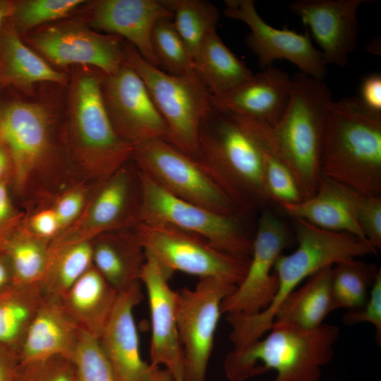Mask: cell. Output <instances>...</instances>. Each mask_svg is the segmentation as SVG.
Listing matches in <instances>:
<instances>
[{
  "label": "cell",
  "mask_w": 381,
  "mask_h": 381,
  "mask_svg": "<svg viewBox=\"0 0 381 381\" xmlns=\"http://www.w3.org/2000/svg\"><path fill=\"white\" fill-rule=\"evenodd\" d=\"M288 105L273 125L233 115L261 147L283 162L294 176L303 200L316 192L332 92L323 80L301 72L292 78Z\"/></svg>",
  "instance_id": "obj_1"
},
{
  "label": "cell",
  "mask_w": 381,
  "mask_h": 381,
  "mask_svg": "<svg viewBox=\"0 0 381 381\" xmlns=\"http://www.w3.org/2000/svg\"><path fill=\"white\" fill-rule=\"evenodd\" d=\"M104 75L82 71L73 75L64 133L71 164L92 184L102 182L132 160L135 150L110 121L102 91Z\"/></svg>",
  "instance_id": "obj_2"
},
{
  "label": "cell",
  "mask_w": 381,
  "mask_h": 381,
  "mask_svg": "<svg viewBox=\"0 0 381 381\" xmlns=\"http://www.w3.org/2000/svg\"><path fill=\"white\" fill-rule=\"evenodd\" d=\"M320 172L340 185L381 196V115L368 110L359 98L332 102Z\"/></svg>",
  "instance_id": "obj_3"
},
{
  "label": "cell",
  "mask_w": 381,
  "mask_h": 381,
  "mask_svg": "<svg viewBox=\"0 0 381 381\" xmlns=\"http://www.w3.org/2000/svg\"><path fill=\"white\" fill-rule=\"evenodd\" d=\"M264 150L227 112L212 109L198 136V156L235 205L239 215L264 210L270 202L263 179Z\"/></svg>",
  "instance_id": "obj_4"
},
{
  "label": "cell",
  "mask_w": 381,
  "mask_h": 381,
  "mask_svg": "<svg viewBox=\"0 0 381 381\" xmlns=\"http://www.w3.org/2000/svg\"><path fill=\"white\" fill-rule=\"evenodd\" d=\"M339 336L337 325L322 324L311 330L272 325L264 338L226 355L224 369L231 381L276 371L272 381H318L322 366L329 363Z\"/></svg>",
  "instance_id": "obj_5"
},
{
  "label": "cell",
  "mask_w": 381,
  "mask_h": 381,
  "mask_svg": "<svg viewBox=\"0 0 381 381\" xmlns=\"http://www.w3.org/2000/svg\"><path fill=\"white\" fill-rule=\"evenodd\" d=\"M125 62L144 81L169 130L168 142L190 156H198L201 123L212 109L211 94L194 71L173 75L147 61L123 41Z\"/></svg>",
  "instance_id": "obj_6"
},
{
  "label": "cell",
  "mask_w": 381,
  "mask_h": 381,
  "mask_svg": "<svg viewBox=\"0 0 381 381\" xmlns=\"http://www.w3.org/2000/svg\"><path fill=\"white\" fill-rule=\"evenodd\" d=\"M132 160L172 195L219 214L239 216L207 164L167 140H153L135 147Z\"/></svg>",
  "instance_id": "obj_7"
},
{
  "label": "cell",
  "mask_w": 381,
  "mask_h": 381,
  "mask_svg": "<svg viewBox=\"0 0 381 381\" xmlns=\"http://www.w3.org/2000/svg\"><path fill=\"white\" fill-rule=\"evenodd\" d=\"M134 229L145 253L172 274L180 271L237 286L246 273L250 257L223 252L198 235L159 224L140 223Z\"/></svg>",
  "instance_id": "obj_8"
},
{
  "label": "cell",
  "mask_w": 381,
  "mask_h": 381,
  "mask_svg": "<svg viewBox=\"0 0 381 381\" xmlns=\"http://www.w3.org/2000/svg\"><path fill=\"white\" fill-rule=\"evenodd\" d=\"M143 181L133 160L94 185L78 219L50 242V248L92 241L108 231L133 229L141 222Z\"/></svg>",
  "instance_id": "obj_9"
},
{
  "label": "cell",
  "mask_w": 381,
  "mask_h": 381,
  "mask_svg": "<svg viewBox=\"0 0 381 381\" xmlns=\"http://www.w3.org/2000/svg\"><path fill=\"white\" fill-rule=\"evenodd\" d=\"M140 172L143 190L140 223L174 226L203 237L223 252L250 257L252 241L238 217L219 214L176 198Z\"/></svg>",
  "instance_id": "obj_10"
},
{
  "label": "cell",
  "mask_w": 381,
  "mask_h": 381,
  "mask_svg": "<svg viewBox=\"0 0 381 381\" xmlns=\"http://www.w3.org/2000/svg\"><path fill=\"white\" fill-rule=\"evenodd\" d=\"M236 285L199 278L194 289L176 291L177 332L183 353V381H205L223 300Z\"/></svg>",
  "instance_id": "obj_11"
},
{
  "label": "cell",
  "mask_w": 381,
  "mask_h": 381,
  "mask_svg": "<svg viewBox=\"0 0 381 381\" xmlns=\"http://www.w3.org/2000/svg\"><path fill=\"white\" fill-rule=\"evenodd\" d=\"M0 141L13 164L11 190L25 193L52 152V125L42 106L20 100L0 104Z\"/></svg>",
  "instance_id": "obj_12"
},
{
  "label": "cell",
  "mask_w": 381,
  "mask_h": 381,
  "mask_svg": "<svg viewBox=\"0 0 381 381\" xmlns=\"http://www.w3.org/2000/svg\"><path fill=\"white\" fill-rule=\"evenodd\" d=\"M291 242L286 225L268 210L258 219L246 273L235 290L221 305L222 314H256L268 307L278 286L274 263Z\"/></svg>",
  "instance_id": "obj_13"
},
{
  "label": "cell",
  "mask_w": 381,
  "mask_h": 381,
  "mask_svg": "<svg viewBox=\"0 0 381 381\" xmlns=\"http://www.w3.org/2000/svg\"><path fill=\"white\" fill-rule=\"evenodd\" d=\"M102 91L112 126L123 140L135 147L153 140L168 142L166 122L143 79L126 62L104 75Z\"/></svg>",
  "instance_id": "obj_14"
},
{
  "label": "cell",
  "mask_w": 381,
  "mask_h": 381,
  "mask_svg": "<svg viewBox=\"0 0 381 381\" xmlns=\"http://www.w3.org/2000/svg\"><path fill=\"white\" fill-rule=\"evenodd\" d=\"M223 12L248 25L250 32L246 43L262 69L272 66L276 60L285 59L313 78L323 80L326 76L322 54L314 47L308 32L272 27L261 18L253 0H226Z\"/></svg>",
  "instance_id": "obj_15"
},
{
  "label": "cell",
  "mask_w": 381,
  "mask_h": 381,
  "mask_svg": "<svg viewBox=\"0 0 381 381\" xmlns=\"http://www.w3.org/2000/svg\"><path fill=\"white\" fill-rule=\"evenodd\" d=\"M28 40L43 58L59 66L89 65L107 75L125 64L123 39L79 23L44 27L29 35Z\"/></svg>",
  "instance_id": "obj_16"
},
{
  "label": "cell",
  "mask_w": 381,
  "mask_h": 381,
  "mask_svg": "<svg viewBox=\"0 0 381 381\" xmlns=\"http://www.w3.org/2000/svg\"><path fill=\"white\" fill-rule=\"evenodd\" d=\"M368 0H298L289 7L308 27L327 66H345L357 47L359 6Z\"/></svg>",
  "instance_id": "obj_17"
},
{
  "label": "cell",
  "mask_w": 381,
  "mask_h": 381,
  "mask_svg": "<svg viewBox=\"0 0 381 381\" xmlns=\"http://www.w3.org/2000/svg\"><path fill=\"white\" fill-rule=\"evenodd\" d=\"M146 253L140 282L148 297L152 335L150 365L163 366L174 377L182 376L183 353L176 325V291L169 284L172 275L150 254Z\"/></svg>",
  "instance_id": "obj_18"
},
{
  "label": "cell",
  "mask_w": 381,
  "mask_h": 381,
  "mask_svg": "<svg viewBox=\"0 0 381 381\" xmlns=\"http://www.w3.org/2000/svg\"><path fill=\"white\" fill-rule=\"evenodd\" d=\"M142 283L119 292L112 313L99 340L116 381H147L153 369L141 357L133 316L143 298Z\"/></svg>",
  "instance_id": "obj_19"
},
{
  "label": "cell",
  "mask_w": 381,
  "mask_h": 381,
  "mask_svg": "<svg viewBox=\"0 0 381 381\" xmlns=\"http://www.w3.org/2000/svg\"><path fill=\"white\" fill-rule=\"evenodd\" d=\"M173 18L162 0H101L95 4L91 28L125 39L150 64L158 67L152 45L157 21Z\"/></svg>",
  "instance_id": "obj_20"
},
{
  "label": "cell",
  "mask_w": 381,
  "mask_h": 381,
  "mask_svg": "<svg viewBox=\"0 0 381 381\" xmlns=\"http://www.w3.org/2000/svg\"><path fill=\"white\" fill-rule=\"evenodd\" d=\"M292 87L286 72L270 66L226 93L211 96V103L217 109L271 126L284 112Z\"/></svg>",
  "instance_id": "obj_21"
},
{
  "label": "cell",
  "mask_w": 381,
  "mask_h": 381,
  "mask_svg": "<svg viewBox=\"0 0 381 381\" xmlns=\"http://www.w3.org/2000/svg\"><path fill=\"white\" fill-rule=\"evenodd\" d=\"M81 331L66 312L61 298L43 294L39 308L19 349L20 362L54 356L70 359Z\"/></svg>",
  "instance_id": "obj_22"
},
{
  "label": "cell",
  "mask_w": 381,
  "mask_h": 381,
  "mask_svg": "<svg viewBox=\"0 0 381 381\" xmlns=\"http://www.w3.org/2000/svg\"><path fill=\"white\" fill-rule=\"evenodd\" d=\"M92 250L93 266L118 292L140 282L146 253L134 228L96 236Z\"/></svg>",
  "instance_id": "obj_23"
},
{
  "label": "cell",
  "mask_w": 381,
  "mask_h": 381,
  "mask_svg": "<svg viewBox=\"0 0 381 381\" xmlns=\"http://www.w3.org/2000/svg\"><path fill=\"white\" fill-rule=\"evenodd\" d=\"M118 295L119 292L92 265L61 298L79 328L99 339Z\"/></svg>",
  "instance_id": "obj_24"
},
{
  "label": "cell",
  "mask_w": 381,
  "mask_h": 381,
  "mask_svg": "<svg viewBox=\"0 0 381 381\" xmlns=\"http://www.w3.org/2000/svg\"><path fill=\"white\" fill-rule=\"evenodd\" d=\"M281 207L293 219H303L324 229L346 232L368 241L353 216L345 186L325 177L321 176L313 196Z\"/></svg>",
  "instance_id": "obj_25"
},
{
  "label": "cell",
  "mask_w": 381,
  "mask_h": 381,
  "mask_svg": "<svg viewBox=\"0 0 381 381\" xmlns=\"http://www.w3.org/2000/svg\"><path fill=\"white\" fill-rule=\"evenodd\" d=\"M64 75L23 41L9 22L0 30V86L29 92L40 82L63 83Z\"/></svg>",
  "instance_id": "obj_26"
},
{
  "label": "cell",
  "mask_w": 381,
  "mask_h": 381,
  "mask_svg": "<svg viewBox=\"0 0 381 381\" xmlns=\"http://www.w3.org/2000/svg\"><path fill=\"white\" fill-rule=\"evenodd\" d=\"M328 266L310 276L291 293L278 308L272 325H286L311 330L323 324L327 315L334 310L331 275Z\"/></svg>",
  "instance_id": "obj_27"
},
{
  "label": "cell",
  "mask_w": 381,
  "mask_h": 381,
  "mask_svg": "<svg viewBox=\"0 0 381 381\" xmlns=\"http://www.w3.org/2000/svg\"><path fill=\"white\" fill-rule=\"evenodd\" d=\"M193 61L195 72L212 96L226 93L253 75L216 30L204 40Z\"/></svg>",
  "instance_id": "obj_28"
},
{
  "label": "cell",
  "mask_w": 381,
  "mask_h": 381,
  "mask_svg": "<svg viewBox=\"0 0 381 381\" xmlns=\"http://www.w3.org/2000/svg\"><path fill=\"white\" fill-rule=\"evenodd\" d=\"M42 296L40 283L14 285L0 294V344L18 353Z\"/></svg>",
  "instance_id": "obj_29"
},
{
  "label": "cell",
  "mask_w": 381,
  "mask_h": 381,
  "mask_svg": "<svg viewBox=\"0 0 381 381\" xmlns=\"http://www.w3.org/2000/svg\"><path fill=\"white\" fill-rule=\"evenodd\" d=\"M49 243L30 234L24 228L23 222L0 243V250L10 262L15 286L41 282L48 267Z\"/></svg>",
  "instance_id": "obj_30"
},
{
  "label": "cell",
  "mask_w": 381,
  "mask_h": 381,
  "mask_svg": "<svg viewBox=\"0 0 381 381\" xmlns=\"http://www.w3.org/2000/svg\"><path fill=\"white\" fill-rule=\"evenodd\" d=\"M92 265V241L49 248L47 270L40 282L43 294L61 298Z\"/></svg>",
  "instance_id": "obj_31"
},
{
  "label": "cell",
  "mask_w": 381,
  "mask_h": 381,
  "mask_svg": "<svg viewBox=\"0 0 381 381\" xmlns=\"http://www.w3.org/2000/svg\"><path fill=\"white\" fill-rule=\"evenodd\" d=\"M380 268L357 258L339 262L332 266L331 289L334 310L361 308Z\"/></svg>",
  "instance_id": "obj_32"
},
{
  "label": "cell",
  "mask_w": 381,
  "mask_h": 381,
  "mask_svg": "<svg viewBox=\"0 0 381 381\" xmlns=\"http://www.w3.org/2000/svg\"><path fill=\"white\" fill-rule=\"evenodd\" d=\"M172 13L173 23L193 58L206 37L216 28L217 8L205 0H162Z\"/></svg>",
  "instance_id": "obj_33"
},
{
  "label": "cell",
  "mask_w": 381,
  "mask_h": 381,
  "mask_svg": "<svg viewBox=\"0 0 381 381\" xmlns=\"http://www.w3.org/2000/svg\"><path fill=\"white\" fill-rule=\"evenodd\" d=\"M152 45L159 67L173 75L194 71V61L171 18L157 22L152 33Z\"/></svg>",
  "instance_id": "obj_34"
},
{
  "label": "cell",
  "mask_w": 381,
  "mask_h": 381,
  "mask_svg": "<svg viewBox=\"0 0 381 381\" xmlns=\"http://www.w3.org/2000/svg\"><path fill=\"white\" fill-rule=\"evenodd\" d=\"M83 0H24L13 1L8 20L20 35L42 24L67 16Z\"/></svg>",
  "instance_id": "obj_35"
},
{
  "label": "cell",
  "mask_w": 381,
  "mask_h": 381,
  "mask_svg": "<svg viewBox=\"0 0 381 381\" xmlns=\"http://www.w3.org/2000/svg\"><path fill=\"white\" fill-rule=\"evenodd\" d=\"M70 359L75 381H116L99 339L83 330Z\"/></svg>",
  "instance_id": "obj_36"
},
{
  "label": "cell",
  "mask_w": 381,
  "mask_h": 381,
  "mask_svg": "<svg viewBox=\"0 0 381 381\" xmlns=\"http://www.w3.org/2000/svg\"><path fill=\"white\" fill-rule=\"evenodd\" d=\"M263 179L265 190L271 202L281 206L303 200L298 184L291 170L283 162L265 150Z\"/></svg>",
  "instance_id": "obj_37"
},
{
  "label": "cell",
  "mask_w": 381,
  "mask_h": 381,
  "mask_svg": "<svg viewBox=\"0 0 381 381\" xmlns=\"http://www.w3.org/2000/svg\"><path fill=\"white\" fill-rule=\"evenodd\" d=\"M353 216L367 241L381 249V196L362 193L345 186Z\"/></svg>",
  "instance_id": "obj_38"
},
{
  "label": "cell",
  "mask_w": 381,
  "mask_h": 381,
  "mask_svg": "<svg viewBox=\"0 0 381 381\" xmlns=\"http://www.w3.org/2000/svg\"><path fill=\"white\" fill-rule=\"evenodd\" d=\"M16 381H75L73 365L64 356L20 363Z\"/></svg>",
  "instance_id": "obj_39"
},
{
  "label": "cell",
  "mask_w": 381,
  "mask_h": 381,
  "mask_svg": "<svg viewBox=\"0 0 381 381\" xmlns=\"http://www.w3.org/2000/svg\"><path fill=\"white\" fill-rule=\"evenodd\" d=\"M94 185L90 186L89 188L84 183L72 186L53 199L49 205L54 210L59 220L60 234L70 227L80 216Z\"/></svg>",
  "instance_id": "obj_40"
},
{
  "label": "cell",
  "mask_w": 381,
  "mask_h": 381,
  "mask_svg": "<svg viewBox=\"0 0 381 381\" xmlns=\"http://www.w3.org/2000/svg\"><path fill=\"white\" fill-rule=\"evenodd\" d=\"M343 322L353 326L359 323H370L375 328L377 342L381 341V270L379 271L370 289L368 299L360 308L348 310L343 315Z\"/></svg>",
  "instance_id": "obj_41"
},
{
  "label": "cell",
  "mask_w": 381,
  "mask_h": 381,
  "mask_svg": "<svg viewBox=\"0 0 381 381\" xmlns=\"http://www.w3.org/2000/svg\"><path fill=\"white\" fill-rule=\"evenodd\" d=\"M23 224L30 234L49 242L61 233L59 220L49 205L37 210L28 217L25 216Z\"/></svg>",
  "instance_id": "obj_42"
},
{
  "label": "cell",
  "mask_w": 381,
  "mask_h": 381,
  "mask_svg": "<svg viewBox=\"0 0 381 381\" xmlns=\"http://www.w3.org/2000/svg\"><path fill=\"white\" fill-rule=\"evenodd\" d=\"M8 181L0 183V243L22 223L24 214L14 205Z\"/></svg>",
  "instance_id": "obj_43"
},
{
  "label": "cell",
  "mask_w": 381,
  "mask_h": 381,
  "mask_svg": "<svg viewBox=\"0 0 381 381\" xmlns=\"http://www.w3.org/2000/svg\"><path fill=\"white\" fill-rule=\"evenodd\" d=\"M361 94L362 104L371 112L381 115V75L366 76L361 83Z\"/></svg>",
  "instance_id": "obj_44"
},
{
  "label": "cell",
  "mask_w": 381,
  "mask_h": 381,
  "mask_svg": "<svg viewBox=\"0 0 381 381\" xmlns=\"http://www.w3.org/2000/svg\"><path fill=\"white\" fill-rule=\"evenodd\" d=\"M20 363L16 352L0 344V381H16Z\"/></svg>",
  "instance_id": "obj_45"
},
{
  "label": "cell",
  "mask_w": 381,
  "mask_h": 381,
  "mask_svg": "<svg viewBox=\"0 0 381 381\" xmlns=\"http://www.w3.org/2000/svg\"><path fill=\"white\" fill-rule=\"evenodd\" d=\"M14 286L13 274L6 255L0 250V294Z\"/></svg>",
  "instance_id": "obj_46"
},
{
  "label": "cell",
  "mask_w": 381,
  "mask_h": 381,
  "mask_svg": "<svg viewBox=\"0 0 381 381\" xmlns=\"http://www.w3.org/2000/svg\"><path fill=\"white\" fill-rule=\"evenodd\" d=\"M13 172L10 154L6 146L0 141V183L8 181L11 186Z\"/></svg>",
  "instance_id": "obj_47"
},
{
  "label": "cell",
  "mask_w": 381,
  "mask_h": 381,
  "mask_svg": "<svg viewBox=\"0 0 381 381\" xmlns=\"http://www.w3.org/2000/svg\"><path fill=\"white\" fill-rule=\"evenodd\" d=\"M13 10V1L0 0V30L9 20Z\"/></svg>",
  "instance_id": "obj_48"
},
{
  "label": "cell",
  "mask_w": 381,
  "mask_h": 381,
  "mask_svg": "<svg viewBox=\"0 0 381 381\" xmlns=\"http://www.w3.org/2000/svg\"><path fill=\"white\" fill-rule=\"evenodd\" d=\"M147 381H176L173 373L166 368L153 369Z\"/></svg>",
  "instance_id": "obj_49"
},
{
  "label": "cell",
  "mask_w": 381,
  "mask_h": 381,
  "mask_svg": "<svg viewBox=\"0 0 381 381\" xmlns=\"http://www.w3.org/2000/svg\"><path fill=\"white\" fill-rule=\"evenodd\" d=\"M175 378H176V381H183L182 376H176L175 377Z\"/></svg>",
  "instance_id": "obj_50"
}]
</instances>
